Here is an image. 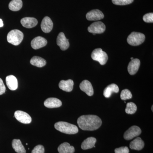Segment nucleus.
<instances>
[{
  "instance_id": "1",
  "label": "nucleus",
  "mask_w": 153,
  "mask_h": 153,
  "mask_svg": "<svg viewBox=\"0 0 153 153\" xmlns=\"http://www.w3.org/2000/svg\"><path fill=\"white\" fill-rule=\"evenodd\" d=\"M100 118L94 115H82L78 118L77 123L81 129L84 131H94L97 129L102 125Z\"/></svg>"
},
{
  "instance_id": "2",
  "label": "nucleus",
  "mask_w": 153,
  "mask_h": 153,
  "mask_svg": "<svg viewBox=\"0 0 153 153\" xmlns=\"http://www.w3.org/2000/svg\"><path fill=\"white\" fill-rule=\"evenodd\" d=\"M55 128L57 131L68 134H74L78 133L77 127L65 122H58L55 124Z\"/></svg>"
},
{
  "instance_id": "3",
  "label": "nucleus",
  "mask_w": 153,
  "mask_h": 153,
  "mask_svg": "<svg viewBox=\"0 0 153 153\" xmlns=\"http://www.w3.org/2000/svg\"><path fill=\"white\" fill-rule=\"evenodd\" d=\"M24 38V34L18 30H11L7 36V40L10 44L18 46L19 45Z\"/></svg>"
},
{
  "instance_id": "4",
  "label": "nucleus",
  "mask_w": 153,
  "mask_h": 153,
  "mask_svg": "<svg viewBox=\"0 0 153 153\" xmlns=\"http://www.w3.org/2000/svg\"><path fill=\"white\" fill-rule=\"evenodd\" d=\"M145 36L143 33L132 32L127 38V42L131 46H136L143 43Z\"/></svg>"
},
{
  "instance_id": "5",
  "label": "nucleus",
  "mask_w": 153,
  "mask_h": 153,
  "mask_svg": "<svg viewBox=\"0 0 153 153\" xmlns=\"http://www.w3.org/2000/svg\"><path fill=\"white\" fill-rule=\"evenodd\" d=\"M91 57L93 60L98 61L101 65H105L108 59V56L106 52L102 51L100 48L94 50L91 53Z\"/></svg>"
},
{
  "instance_id": "6",
  "label": "nucleus",
  "mask_w": 153,
  "mask_h": 153,
  "mask_svg": "<svg viewBox=\"0 0 153 153\" xmlns=\"http://www.w3.org/2000/svg\"><path fill=\"white\" fill-rule=\"evenodd\" d=\"M105 30V25L101 22H94L88 28V32L92 33L93 35L96 34H102L104 33Z\"/></svg>"
},
{
  "instance_id": "7",
  "label": "nucleus",
  "mask_w": 153,
  "mask_h": 153,
  "mask_svg": "<svg viewBox=\"0 0 153 153\" xmlns=\"http://www.w3.org/2000/svg\"><path fill=\"white\" fill-rule=\"evenodd\" d=\"M141 132V129L138 126H132L125 132L124 138L125 139L129 140L132 139L135 137L138 136Z\"/></svg>"
},
{
  "instance_id": "8",
  "label": "nucleus",
  "mask_w": 153,
  "mask_h": 153,
  "mask_svg": "<svg viewBox=\"0 0 153 153\" xmlns=\"http://www.w3.org/2000/svg\"><path fill=\"white\" fill-rule=\"evenodd\" d=\"M14 115L17 120L22 123L29 124L32 122V118L30 115L22 111H17Z\"/></svg>"
},
{
  "instance_id": "9",
  "label": "nucleus",
  "mask_w": 153,
  "mask_h": 153,
  "mask_svg": "<svg viewBox=\"0 0 153 153\" xmlns=\"http://www.w3.org/2000/svg\"><path fill=\"white\" fill-rule=\"evenodd\" d=\"M57 45L60 47V49L63 51H65L68 49L69 47V43L68 39L63 33H60L57 38Z\"/></svg>"
},
{
  "instance_id": "10",
  "label": "nucleus",
  "mask_w": 153,
  "mask_h": 153,
  "mask_svg": "<svg viewBox=\"0 0 153 153\" xmlns=\"http://www.w3.org/2000/svg\"><path fill=\"white\" fill-rule=\"evenodd\" d=\"M104 17V14L99 10H92L86 15V19L88 21H98L103 19Z\"/></svg>"
},
{
  "instance_id": "11",
  "label": "nucleus",
  "mask_w": 153,
  "mask_h": 153,
  "mask_svg": "<svg viewBox=\"0 0 153 153\" xmlns=\"http://www.w3.org/2000/svg\"><path fill=\"white\" fill-rule=\"evenodd\" d=\"M47 41L45 38L41 36H38L31 41V47L33 49H38L45 47L47 45Z\"/></svg>"
},
{
  "instance_id": "12",
  "label": "nucleus",
  "mask_w": 153,
  "mask_h": 153,
  "mask_svg": "<svg viewBox=\"0 0 153 153\" xmlns=\"http://www.w3.org/2000/svg\"><path fill=\"white\" fill-rule=\"evenodd\" d=\"M53 24L52 20L49 17H44L41 24V28L44 33H50L53 29Z\"/></svg>"
},
{
  "instance_id": "13",
  "label": "nucleus",
  "mask_w": 153,
  "mask_h": 153,
  "mask_svg": "<svg viewBox=\"0 0 153 153\" xmlns=\"http://www.w3.org/2000/svg\"><path fill=\"white\" fill-rule=\"evenodd\" d=\"M140 65V61L139 59H133L130 61L128 66V71L131 75H134L139 70Z\"/></svg>"
},
{
  "instance_id": "14",
  "label": "nucleus",
  "mask_w": 153,
  "mask_h": 153,
  "mask_svg": "<svg viewBox=\"0 0 153 153\" xmlns=\"http://www.w3.org/2000/svg\"><path fill=\"white\" fill-rule=\"evenodd\" d=\"M79 88L88 95L91 96L94 94V89L91 83L87 80H84L80 83Z\"/></svg>"
},
{
  "instance_id": "15",
  "label": "nucleus",
  "mask_w": 153,
  "mask_h": 153,
  "mask_svg": "<svg viewBox=\"0 0 153 153\" xmlns=\"http://www.w3.org/2000/svg\"><path fill=\"white\" fill-rule=\"evenodd\" d=\"M44 105L46 107L52 108L60 107L62 105V102L60 100L54 97L47 99L44 102Z\"/></svg>"
},
{
  "instance_id": "16",
  "label": "nucleus",
  "mask_w": 153,
  "mask_h": 153,
  "mask_svg": "<svg viewBox=\"0 0 153 153\" xmlns=\"http://www.w3.org/2000/svg\"><path fill=\"white\" fill-rule=\"evenodd\" d=\"M21 23L23 27L30 29L36 27L38 22V20L35 18L26 17L21 20Z\"/></svg>"
},
{
  "instance_id": "17",
  "label": "nucleus",
  "mask_w": 153,
  "mask_h": 153,
  "mask_svg": "<svg viewBox=\"0 0 153 153\" xmlns=\"http://www.w3.org/2000/svg\"><path fill=\"white\" fill-rule=\"evenodd\" d=\"M74 82L72 79H69L67 80H62L59 84V87L61 90L70 92L73 90Z\"/></svg>"
},
{
  "instance_id": "18",
  "label": "nucleus",
  "mask_w": 153,
  "mask_h": 153,
  "mask_svg": "<svg viewBox=\"0 0 153 153\" xmlns=\"http://www.w3.org/2000/svg\"><path fill=\"white\" fill-rule=\"evenodd\" d=\"M6 84L10 90L14 91L17 89L18 82L16 76L10 75L7 76L6 78Z\"/></svg>"
},
{
  "instance_id": "19",
  "label": "nucleus",
  "mask_w": 153,
  "mask_h": 153,
  "mask_svg": "<svg viewBox=\"0 0 153 153\" xmlns=\"http://www.w3.org/2000/svg\"><path fill=\"white\" fill-rule=\"evenodd\" d=\"M119 91L118 86L116 84H111L105 88L103 91V95L106 98L110 97L112 93H118Z\"/></svg>"
},
{
  "instance_id": "20",
  "label": "nucleus",
  "mask_w": 153,
  "mask_h": 153,
  "mask_svg": "<svg viewBox=\"0 0 153 153\" xmlns=\"http://www.w3.org/2000/svg\"><path fill=\"white\" fill-rule=\"evenodd\" d=\"M144 143L140 137H137L133 140L130 144V148L131 149L140 151L144 147Z\"/></svg>"
},
{
  "instance_id": "21",
  "label": "nucleus",
  "mask_w": 153,
  "mask_h": 153,
  "mask_svg": "<svg viewBox=\"0 0 153 153\" xmlns=\"http://www.w3.org/2000/svg\"><path fill=\"white\" fill-rule=\"evenodd\" d=\"M96 141V139L93 137L87 138L82 143L81 148L83 150H87L93 147L95 148Z\"/></svg>"
},
{
  "instance_id": "22",
  "label": "nucleus",
  "mask_w": 153,
  "mask_h": 153,
  "mask_svg": "<svg viewBox=\"0 0 153 153\" xmlns=\"http://www.w3.org/2000/svg\"><path fill=\"white\" fill-rule=\"evenodd\" d=\"M59 153H74L75 149L73 146H70L68 143H64L60 144L58 147Z\"/></svg>"
},
{
  "instance_id": "23",
  "label": "nucleus",
  "mask_w": 153,
  "mask_h": 153,
  "mask_svg": "<svg viewBox=\"0 0 153 153\" xmlns=\"http://www.w3.org/2000/svg\"><path fill=\"white\" fill-rule=\"evenodd\" d=\"M30 63L33 66L41 68L46 65L47 62L45 59L42 57L34 56L30 60Z\"/></svg>"
},
{
  "instance_id": "24",
  "label": "nucleus",
  "mask_w": 153,
  "mask_h": 153,
  "mask_svg": "<svg viewBox=\"0 0 153 153\" xmlns=\"http://www.w3.org/2000/svg\"><path fill=\"white\" fill-rule=\"evenodd\" d=\"M12 146L15 151L18 153H26L24 146L22 145V142L19 139H14L12 142Z\"/></svg>"
},
{
  "instance_id": "25",
  "label": "nucleus",
  "mask_w": 153,
  "mask_h": 153,
  "mask_svg": "<svg viewBox=\"0 0 153 153\" xmlns=\"http://www.w3.org/2000/svg\"><path fill=\"white\" fill-rule=\"evenodd\" d=\"M23 6L22 0H12L9 4L10 10L13 11H18L21 10Z\"/></svg>"
},
{
  "instance_id": "26",
  "label": "nucleus",
  "mask_w": 153,
  "mask_h": 153,
  "mask_svg": "<svg viewBox=\"0 0 153 153\" xmlns=\"http://www.w3.org/2000/svg\"><path fill=\"white\" fill-rule=\"evenodd\" d=\"M137 110V105L133 102H128L126 105L125 111L128 114H133Z\"/></svg>"
},
{
  "instance_id": "27",
  "label": "nucleus",
  "mask_w": 153,
  "mask_h": 153,
  "mask_svg": "<svg viewBox=\"0 0 153 153\" xmlns=\"http://www.w3.org/2000/svg\"><path fill=\"white\" fill-rule=\"evenodd\" d=\"M132 97V95L131 92L128 89H124L120 94V98L123 100L130 99H131Z\"/></svg>"
},
{
  "instance_id": "28",
  "label": "nucleus",
  "mask_w": 153,
  "mask_h": 153,
  "mask_svg": "<svg viewBox=\"0 0 153 153\" xmlns=\"http://www.w3.org/2000/svg\"><path fill=\"white\" fill-rule=\"evenodd\" d=\"M134 1V0H112V3L117 5H126L129 4Z\"/></svg>"
},
{
  "instance_id": "29",
  "label": "nucleus",
  "mask_w": 153,
  "mask_h": 153,
  "mask_svg": "<svg viewBox=\"0 0 153 153\" xmlns=\"http://www.w3.org/2000/svg\"><path fill=\"white\" fill-rule=\"evenodd\" d=\"M143 20L144 22H146V23H153V13H149L146 14L143 17Z\"/></svg>"
},
{
  "instance_id": "30",
  "label": "nucleus",
  "mask_w": 153,
  "mask_h": 153,
  "mask_svg": "<svg viewBox=\"0 0 153 153\" xmlns=\"http://www.w3.org/2000/svg\"><path fill=\"white\" fill-rule=\"evenodd\" d=\"M45 149L44 146L39 145L36 146L32 151V153H44Z\"/></svg>"
},
{
  "instance_id": "31",
  "label": "nucleus",
  "mask_w": 153,
  "mask_h": 153,
  "mask_svg": "<svg viewBox=\"0 0 153 153\" xmlns=\"http://www.w3.org/2000/svg\"><path fill=\"white\" fill-rule=\"evenodd\" d=\"M115 153H129V150L126 146L121 147L115 149Z\"/></svg>"
},
{
  "instance_id": "32",
  "label": "nucleus",
  "mask_w": 153,
  "mask_h": 153,
  "mask_svg": "<svg viewBox=\"0 0 153 153\" xmlns=\"http://www.w3.org/2000/svg\"><path fill=\"white\" fill-rule=\"evenodd\" d=\"M6 91V87L4 84L2 79L0 78V95L5 93Z\"/></svg>"
},
{
  "instance_id": "33",
  "label": "nucleus",
  "mask_w": 153,
  "mask_h": 153,
  "mask_svg": "<svg viewBox=\"0 0 153 153\" xmlns=\"http://www.w3.org/2000/svg\"><path fill=\"white\" fill-rule=\"evenodd\" d=\"M3 26H4V24H3L2 20L0 19V27H3Z\"/></svg>"
},
{
  "instance_id": "34",
  "label": "nucleus",
  "mask_w": 153,
  "mask_h": 153,
  "mask_svg": "<svg viewBox=\"0 0 153 153\" xmlns=\"http://www.w3.org/2000/svg\"><path fill=\"white\" fill-rule=\"evenodd\" d=\"M134 58H133V57H131V60H133V59Z\"/></svg>"
},
{
  "instance_id": "35",
  "label": "nucleus",
  "mask_w": 153,
  "mask_h": 153,
  "mask_svg": "<svg viewBox=\"0 0 153 153\" xmlns=\"http://www.w3.org/2000/svg\"><path fill=\"white\" fill-rule=\"evenodd\" d=\"M153 106L152 105V111H153Z\"/></svg>"
}]
</instances>
